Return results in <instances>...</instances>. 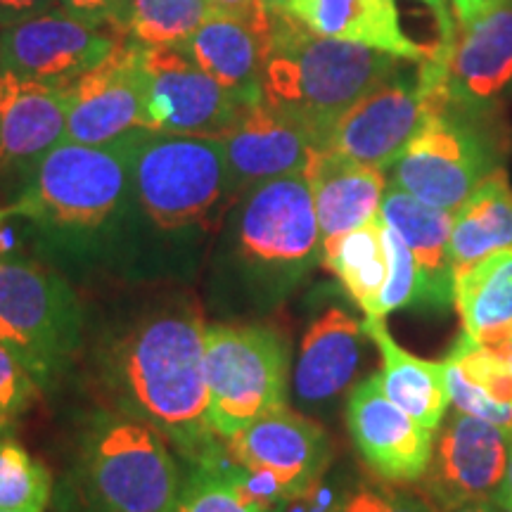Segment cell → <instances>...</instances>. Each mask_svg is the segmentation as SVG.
I'll use <instances>...</instances> for the list:
<instances>
[{"label": "cell", "instance_id": "ba28073f", "mask_svg": "<svg viewBox=\"0 0 512 512\" xmlns=\"http://www.w3.org/2000/svg\"><path fill=\"white\" fill-rule=\"evenodd\" d=\"M238 482L254 498L283 505L302 498L330 465V439L316 422L290 408L261 415L228 439Z\"/></svg>", "mask_w": 512, "mask_h": 512}, {"label": "cell", "instance_id": "3957f363", "mask_svg": "<svg viewBox=\"0 0 512 512\" xmlns=\"http://www.w3.org/2000/svg\"><path fill=\"white\" fill-rule=\"evenodd\" d=\"M133 138L136 131L105 145L62 140L34 164L8 214L53 226H100L133 185Z\"/></svg>", "mask_w": 512, "mask_h": 512}, {"label": "cell", "instance_id": "4fadbf2b", "mask_svg": "<svg viewBox=\"0 0 512 512\" xmlns=\"http://www.w3.org/2000/svg\"><path fill=\"white\" fill-rule=\"evenodd\" d=\"M510 430L453 408L434 432L420 489L439 512L472 501H496L508 465Z\"/></svg>", "mask_w": 512, "mask_h": 512}, {"label": "cell", "instance_id": "ab89813d", "mask_svg": "<svg viewBox=\"0 0 512 512\" xmlns=\"http://www.w3.org/2000/svg\"><path fill=\"white\" fill-rule=\"evenodd\" d=\"M496 3H501V0H453V10H456L458 27L470 24L472 19L484 15V12L494 8Z\"/></svg>", "mask_w": 512, "mask_h": 512}, {"label": "cell", "instance_id": "d6a6232c", "mask_svg": "<svg viewBox=\"0 0 512 512\" xmlns=\"http://www.w3.org/2000/svg\"><path fill=\"white\" fill-rule=\"evenodd\" d=\"M382 242L387 252V283L382 287L377 313L373 318H384L389 313L420 304V271L411 249L396 230L382 219Z\"/></svg>", "mask_w": 512, "mask_h": 512}, {"label": "cell", "instance_id": "836d02e7", "mask_svg": "<svg viewBox=\"0 0 512 512\" xmlns=\"http://www.w3.org/2000/svg\"><path fill=\"white\" fill-rule=\"evenodd\" d=\"M38 380L8 344L0 342V427L10 425L34 406Z\"/></svg>", "mask_w": 512, "mask_h": 512}, {"label": "cell", "instance_id": "4dcf8cb0", "mask_svg": "<svg viewBox=\"0 0 512 512\" xmlns=\"http://www.w3.org/2000/svg\"><path fill=\"white\" fill-rule=\"evenodd\" d=\"M53 479L15 439H0V512H46Z\"/></svg>", "mask_w": 512, "mask_h": 512}, {"label": "cell", "instance_id": "6da1fadb", "mask_svg": "<svg viewBox=\"0 0 512 512\" xmlns=\"http://www.w3.org/2000/svg\"><path fill=\"white\" fill-rule=\"evenodd\" d=\"M204 323L195 311L157 313L119 344L114 370L126 406L185 456L214 463Z\"/></svg>", "mask_w": 512, "mask_h": 512}, {"label": "cell", "instance_id": "e575fe53", "mask_svg": "<svg viewBox=\"0 0 512 512\" xmlns=\"http://www.w3.org/2000/svg\"><path fill=\"white\" fill-rule=\"evenodd\" d=\"M335 512H439L425 496L408 494L394 486H358L337 501Z\"/></svg>", "mask_w": 512, "mask_h": 512}, {"label": "cell", "instance_id": "277c9868", "mask_svg": "<svg viewBox=\"0 0 512 512\" xmlns=\"http://www.w3.org/2000/svg\"><path fill=\"white\" fill-rule=\"evenodd\" d=\"M133 190L159 228L202 221L233 192L223 140L140 128L133 138Z\"/></svg>", "mask_w": 512, "mask_h": 512}, {"label": "cell", "instance_id": "30bf717a", "mask_svg": "<svg viewBox=\"0 0 512 512\" xmlns=\"http://www.w3.org/2000/svg\"><path fill=\"white\" fill-rule=\"evenodd\" d=\"M245 259L278 280H299L323 256L316 204L304 174L254 185L238 221Z\"/></svg>", "mask_w": 512, "mask_h": 512}, {"label": "cell", "instance_id": "f546056e", "mask_svg": "<svg viewBox=\"0 0 512 512\" xmlns=\"http://www.w3.org/2000/svg\"><path fill=\"white\" fill-rule=\"evenodd\" d=\"M211 12L209 0H131L128 38L143 46L183 48Z\"/></svg>", "mask_w": 512, "mask_h": 512}, {"label": "cell", "instance_id": "484cf974", "mask_svg": "<svg viewBox=\"0 0 512 512\" xmlns=\"http://www.w3.org/2000/svg\"><path fill=\"white\" fill-rule=\"evenodd\" d=\"M363 330L380 349L382 370L377 373L382 392L394 401L401 411H406L413 420L430 432H437L441 420L448 411V387H446V363L427 361L411 354L389 335L384 318L366 316Z\"/></svg>", "mask_w": 512, "mask_h": 512}, {"label": "cell", "instance_id": "8fae6325", "mask_svg": "<svg viewBox=\"0 0 512 512\" xmlns=\"http://www.w3.org/2000/svg\"><path fill=\"white\" fill-rule=\"evenodd\" d=\"M446 107H451V98L422 86L418 69L415 74L399 69L354 102L316 150H330L354 162L389 169L420 126Z\"/></svg>", "mask_w": 512, "mask_h": 512}, {"label": "cell", "instance_id": "4316f807", "mask_svg": "<svg viewBox=\"0 0 512 512\" xmlns=\"http://www.w3.org/2000/svg\"><path fill=\"white\" fill-rule=\"evenodd\" d=\"M444 363L456 411L512 430V358L494 354L463 332Z\"/></svg>", "mask_w": 512, "mask_h": 512}, {"label": "cell", "instance_id": "7c38bea8", "mask_svg": "<svg viewBox=\"0 0 512 512\" xmlns=\"http://www.w3.org/2000/svg\"><path fill=\"white\" fill-rule=\"evenodd\" d=\"M147 131L223 138L249 110L183 50L145 46Z\"/></svg>", "mask_w": 512, "mask_h": 512}, {"label": "cell", "instance_id": "60d3db41", "mask_svg": "<svg viewBox=\"0 0 512 512\" xmlns=\"http://www.w3.org/2000/svg\"><path fill=\"white\" fill-rule=\"evenodd\" d=\"M496 503L501 505L505 512H512V430H510V448H508V465H505V477L498 491Z\"/></svg>", "mask_w": 512, "mask_h": 512}, {"label": "cell", "instance_id": "74e56055", "mask_svg": "<svg viewBox=\"0 0 512 512\" xmlns=\"http://www.w3.org/2000/svg\"><path fill=\"white\" fill-rule=\"evenodd\" d=\"M55 5H60V0H0V29L46 15Z\"/></svg>", "mask_w": 512, "mask_h": 512}, {"label": "cell", "instance_id": "d6986e66", "mask_svg": "<svg viewBox=\"0 0 512 512\" xmlns=\"http://www.w3.org/2000/svg\"><path fill=\"white\" fill-rule=\"evenodd\" d=\"M67 136V91L0 72V171L34 169Z\"/></svg>", "mask_w": 512, "mask_h": 512}, {"label": "cell", "instance_id": "d590c367", "mask_svg": "<svg viewBox=\"0 0 512 512\" xmlns=\"http://www.w3.org/2000/svg\"><path fill=\"white\" fill-rule=\"evenodd\" d=\"M60 10L93 27L112 31L119 38L128 36L131 0H60Z\"/></svg>", "mask_w": 512, "mask_h": 512}, {"label": "cell", "instance_id": "1f68e13d", "mask_svg": "<svg viewBox=\"0 0 512 512\" xmlns=\"http://www.w3.org/2000/svg\"><path fill=\"white\" fill-rule=\"evenodd\" d=\"M283 505L254 498L238 482L235 472L221 470L214 463L202 470L181 489L174 512H283Z\"/></svg>", "mask_w": 512, "mask_h": 512}, {"label": "cell", "instance_id": "9a60e30c", "mask_svg": "<svg viewBox=\"0 0 512 512\" xmlns=\"http://www.w3.org/2000/svg\"><path fill=\"white\" fill-rule=\"evenodd\" d=\"M121 38L60 8L0 31V72L67 88L112 55Z\"/></svg>", "mask_w": 512, "mask_h": 512}, {"label": "cell", "instance_id": "52a82bcc", "mask_svg": "<svg viewBox=\"0 0 512 512\" xmlns=\"http://www.w3.org/2000/svg\"><path fill=\"white\" fill-rule=\"evenodd\" d=\"M88 482L102 512H174L181 477L155 427L107 420L88 444Z\"/></svg>", "mask_w": 512, "mask_h": 512}, {"label": "cell", "instance_id": "b9f144b4", "mask_svg": "<svg viewBox=\"0 0 512 512\" xmlns=\"http://www.w3.org/2000/svg\"><path fill=\"white\" fill-rule=\"evenodd\" d=\"M446 512H505V510L496 501H472V503H463V505H458V508H451Z\"/></svg>", "mask_w": 512, "mask_h": 512}, {"label": "cell", "instance_id": "ffe728a7", "mask_svg": "<svg viewBox=\"0 0 512 512\" xmlns=\"http://www.w3.org/2000/svg\"><path fill=\"white\" fill-rule=\"evenodd\" d=\"M323 242L356 230L380 216L387 192L384 169L347 159L330 150H313L304 169Z\"/></svg>", "mask_w": 512, "mask_h": 512}, {"label": "cell", "instance_id": "603a6c76", "mask_svg": "<svg viewBox=\"0 0 512 512\" xmlns=\"http://www.w3.org/2000/svg\"><path fill=\"white\" fill-rule=\"evenodd\" d=\"M268 43L240 19L214 10L183 50L211 79L233 91L245 105L264 100V67Z\"/></svg>", "mask_w": 512, "mask_h": 512}, {"label": "cell", "instance_id": "44dd1931", "mask_svg": "<svg viewBox=\"0 0 512 512\" xmlns=\"http://www.w3.org/2000/svg\"><path fill=\"white\" fill-rule=\"evenodd\" d=\"M287 15L313 34L358 43L406 62H422L430 48L401 29L396 0H290Z\"/></svg>", "mask_w": 512, "mask_h": 512}, {"label": "cell", "instance_id": "f1b7e54d", "mask_svg": "<svg viewBox=\"0 0 512 512\" xmlns=\"http://www.w3.org/2000/svg\"><path fill=\"white\" fill-rule=\"evenodd\" d=\"M323 264L337 275L363 313L375 316L389 271L382 242V216L335 240L323 242Z\"/></svg>", "mask_w": 512, "mask_h": 512}, {"label": "cell", "instance_id": "9c48e42d", "mask_svg": "<svg viewBox=\"0 0 512 512\" xmlns=\"http://www.w3.org/2000/svg\"><path fill=\"white\" fill-rule=\"evenodd\" d=\"M79 339V309L60 278L31 264L0 261V342L38 384L67 361Z\"/></svg>", "mask_w": 512, "mask_h": 512}, {"label": "cell", "instance_id": "5b68a950", "mask_svg": "<svg viewBox=\"0 0 512 512\" xmlns=\"http://www.w3.org/2000/svg\"><path fill=\"white\" fill-rule=\"evenodd\" d=\"M498 159L491 112L451 105L420 126L389 166V178L420 202L456 214L472 190L498 169Z\"/></svg>", "mask_w": 512, "mask_h": 512}, {"label": "cell", "instance_id": "8d00e7d4", "mask_svg": "<svg viewBox=\"0 0 512 512\" xmlns=\"http://www.w3.org/2000/svg\"><path fill=\"white\" fill-rule=\"evenodd\" d=\"M209 3L214 5V10L223 12V15L245 22L259 36L271 38L273 15L266 8V0H209Z\"/></svg>", "mask_w": 512, "mask_h": 512}, {"label": "cell", "instance_id": "d4e9b609", "mask_svg": "<svg viewBox=\"0 0 512 512\" xmlns=\"http://www.w3.org/2000/svg\"><path fill=\"white\" fill-rule=\"evenodd\" d=\"M453 304L467 337L512 358V249L484 256L453 275Z\"/></svg>", "mask_w": 512, "mask_h": 512}, {"label": "cell", "instance_id": "ee69618b", "mask_svg": "<svg viewBox=\"0 0 512 512\" xmlns=\"http://www.w3.org/2000/svg\"><path fill=\"white\" fill-rule=\"evenodd\" d=\"M5 216H8V214H5V211H0V221H3V219H5Z\"/></svg>", "mask_w": 512, "mask_h": 512}, {"label": "cell", "instance_id": "7bdbcfd3", "mask_svg": "<svg viewBox=\"0 0 512 512\" xmlns=\"http://www.w3.org/2000/svg\"><path fill=\"white\" fill-rule=\"evenodd\" d=\"M290 0H266V8L271 10V15H280V12L287 10Z\"/></svg>", "mask_w": 512, "mask_h": 512}, {"label": "cell", "instance_id": "83f0119b", "mask_svg": "<svg viewBox=\"0 0 512 512\" xmlns=\"http://www.w3.org/2000/svg\"><path fill=\"white\" fill-rule=\"evenodd\" d=\"M503 249H512V185L498 166L453 214L448 240L453 275Z\"/></svg>", "mask_w": 512, "mask_h": 512}, {"label": "cell", "instance_id": "2e32d148", "mask_svg": "<svg viewBox=\"0 0 512 512\" xmlns=\"http://www.w3.org/2000/svg\"><path fill=\"white\" fill-rule=\"evenodd\" d=\"M347 425L363 463L387 484H418L432 458L434 432L382 392L380 377L358 382L347 403Z\"/></svg>", "mask_w": 512, "mask_h": 512}, {"label": "cell", "instance_id": "e0dca14e", "mask_svg": "<svg viewBox=\"0 0 512 512\" xmlns=\"http://www.w3.org/2000/svg\"><path fill=\"white\" fill-rule=\"evenodd\" d=\"M512 88V0H501L484 15L458 27L448 55L451 105L491 112Z\"/></svg>", "mask_w": 512, "mask_h": 512}, {"label": "cell", "instance_id": "ac0fdd59", "mask_svg": "<svg viewBox=\"0 0 512 512\" xmlns=\"http://www.w3.org/2000/svg\"><path fill=\"white\" fill-rule=\"evenodd\" d=\"M221 140L233 192L254 188L271 178L304 174L311 152L316 150L306 128L266 100L249 107Z\"/></svg>", "mask_w": 512, "mask_h": 512}, {"label": "cell", "instance_id": "8992f818", "mask_svg": "<svg viewBox=\"0 0 512 512\" xmlns=\"http://www.w3.org/2000/svg\"><path fill=\"white\" fill-rule=\"evenodd\" d=\"M204 373L211 427L223 439L287 406L290 354L285 339L268 328L209 325L204 330Z\"/></svg>", "mask_w": 512, "mask_h": 512}, {"label": "cell", "instance_id": "7402d4cb", "mask_svg": "<svg viewBox=\"0 0 512 512\" xmlns=\"http://www.w3.org/2000/svg\"><path fill=\"white\" fill-rule=\"evenodd\" d=\"M380 216L401 235L420 271V304L448 309L453 304V268L448 254L453 211L430 207L406 190L389 185Z\"/></svg>", "mask_w": 512, "mask_h": 512}, {"label": "cell", "instance_id": "7a4b0ae2", "mask_svg": "<svg viewBox=\"0 0 512 512\" xmlns=\"http://www.w3.org/2000/svg\"><path fill=\"white\" fill-rule=\"evenodd\" d=\"M399 57L313 34L297 19L273 15L264 67V100L323 145L335 121L401 69Z\"/></svg>", "mask_w": 512, "mask_h": 512}, {"label": "cell", "instance_id": "cb8c5ba5", "mask_svg": "<svg viewBox=\"0 0 512 512\" xmlns=\"http://www.w3.org/2000/svg\"><path fill=\"white\" fill-rule=\"evenodd\" d=\"M363 323L342 309H328L313 320L302 339L294 392L302 403H325L349 387L363 358Z\"/></svg>", "mask_w": 512, "mask_h": 512}, {"label": "cell", "instance_id": "f35d334b", "mask_svg": "<svg viewBox=\"0 0 512 512\" xmlns=\"http://www.w3.org/2000/svg\"><path fill=\"white\" fill-rule=\"evenodd\" d=\"M420 3H425L427 8L434 12V19H437V24H439V41L441 43H456L458 19L451 10H448L446 0H420Z\"/></svg>", "mask_w": 512, "mask_h": 512}, {"label": "cell", "instance_id": "f6af8a7d", "mask_svg": "<svg viewBox=\"0 0 512 512\" xmlns=\"http://www.w3.org/2000/svg\"><path fill=\"white\" fill-rule=\"evenodd\" d=\"M0 31H3V29H0Z\"/></svg>", "mask_w": 512, "mask_h": 512}, {"label": "cell", "instance_id": "5bb4252c", "mask_svg": "<svg viewBox=\"0 0 512 512\" xmlns=\"http://www.w3.org/2000/svg\"><path fill=\"white\" fill-rule=\"evenodd\" d=\"M67 136L83 145H105L147 128L145 46L121 38L112 55L69 83Z\"/></svg>", "mask_w": 512, "mask_h": 512}]
</instances>
